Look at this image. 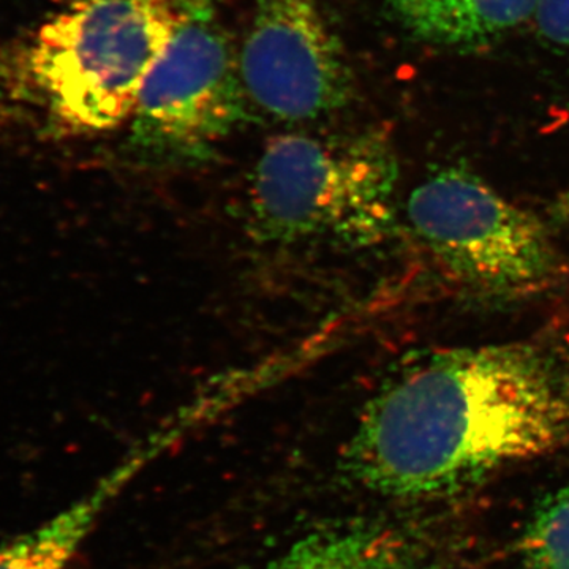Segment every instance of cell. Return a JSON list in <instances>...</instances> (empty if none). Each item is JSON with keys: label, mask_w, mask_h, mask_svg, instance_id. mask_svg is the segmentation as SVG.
<instances>
[{"label": "cell", "mask_w": 569, "mask_h": 569, "mask_svg": "<svg viewBox=\"0 0 569 569\" xmlns=\"http://www.w3.org/2000/svg\"><path fill=\"white\" fill-rule=\"evenodd\" d=\"M569 449V355L545 342L447 348L367 403L342 455L355 485L399 500L458 496Z\"/></svg>", "instance_id": "obj_1"}, {"label": "cell", "mask_w": 569, "mask_h": 569, "mask_svg": "<svg viewBox=\"0 0 569 569\" xmlns=\"http://www.w3.org/2000/svg\"><path fill=\"white\" fill-rule=\"evenodd\" d=\"M189 0H74L31 44L28 73L52 118L73 133H100L134 104Z\"/></svg>", "instance_id": "obj_2"}, {"label": "cell", "mask_w": 569, "mask_h": 569, "mask_svg": "<svg viewBox=\"0 0 569 569\" xmlns=\"http://www.w3.org/2000/svg\"><path fill=\"white\" fill-rule=\"evenodd\" d=\"M396 176L391 148L377 134H279L253 170L250 228L274 244H369L391 222Z\"/></svg>", "instance_id": "obj_3"}, {"label": "cell", "mask_w": 569, "mask_h": 569, "mask_svg": "<svg viewBox=\"0 0 569 569\" xmlns=\"http://www.w3.org/2000/svg\"><path fill=\"white\" fill-rule=\"evenodd\" d=\"M407 219L438 263L477 290L526 293L559 276L546 224L466 170L449 168L419 183Z\"/></svg>", "instance_id": "obj_4"}, {"label": "cell", "mask_w": 569, "mask_h": 569, "mask_svg": "<svg viewBox=\"0 0 569 569\" xmlns=\"http://www.w3.org/2000/svg\"><path fill=\"white\" fill-rule=\"evenodd\" d=\"M247 97L212 0H189L134 104L130 142L149 159L201 160L241 123Z\"/></svg>", "instance_id": "obj_5"}, {"label": "cell", "mask_w": 569, "mask_h": 569, "mask_svg": "<svg viewBox=\"0 0 569 569\" xmlns=\"http://www.w3.org/2000/svg\"><path fill=\"white\" fill-rule=\"evenodd\" d=\"M238 61L247 102L279 121H316L353 93L346 51L318 0H254Z\"/></svg>", "instance_id": "obj_6"}, {"label": "cell", "mask_w": 569, "mask_h": 569, "mask_svg": "<svg viewBox=\"0 0 569 569\" xmlns=\"http://www.w3.org/2000/svg\"><path fill=\"white\" fill-rule=\"evenodd\" d=\"M541 0H385L392 20L438 47H475L537 14Z\"/></svg>", "instance_id": "obj_7"}, {"label": "cell", "mask_w": 569, "mask_h": 569, "mask_svg": "<svg viewBox=\"0 0 569 569\" xmlns=\"http://www.w3.org/2000/svg\"><path fill=\"white\" fill-rule=\"evenodd\" d=\"M129 478V468L118 471L47 522L0 546V569H69Z\"/></svg>", "instance_id": "obj_8"}, {"label": "cell", "mask_w": 569, "mask_h": 569, "mask_svg": "<svg viewBox=\"0 0 569 569\" xmlns=\"http://www.w3.org/2000/svg\"><path fill=\"white\" fill-rule=\"evenodd\" d=\"M266 569H413L406 548L378 527H340L299 539Z\"/></svg>", "instance_id": "obj_9"}, {"label": "cell", "mask_w": 569, "mask_h": 569, "mask_svg": "<svg viewBox=\"0 0 569 569\" xmlns=\"http://www.w3.org/2000/svg\"><path fill=\"white\" fill-rule=\"evenodd\" d=\"M523 569H569V486L546 498L520 539Z\"/></svg>", "instance_id": "obj_10"}, {"label": "cell", "mask_w": 569, "mask_h": 569, "mask_svg": "<svg viewBox=\"0 0 569 569\" xmlns=\"http://www.w3.org/2000/svg\"><path fill=\"white\" fill-rule=\"evenodd\" d=\"M535 20L541 36L569 61V0H541Z\"/></svg>", "instance_id": "obj_11"}, {"label": "cell", "mask_w": 569, "mask_h": 569, "mask_svg": "<svg viewBox=\"0 0 569 569\" xmlns=\"http://www.w3.org/2000/svg\"><path fill=\"white\" fill-rule=\"evenodd\" d=\"M557 211H559L561 219L569 223V189L557 198Z\"/></svg>", "instance_id": "obj_12"}]
</instances>
